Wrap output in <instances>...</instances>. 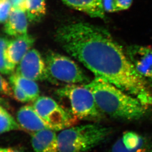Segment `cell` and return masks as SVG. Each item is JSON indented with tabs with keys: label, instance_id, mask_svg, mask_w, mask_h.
<instances>
[{
	"label": "cell",
	"instance_id": "obj_1",
	"mask_svg": "<svg viewBox=\"0 0 152 152\" xmlns=\"http://www.w3.org/2000/svg\"><path fill=\"white\" fill-rule=\"evenodd\" d=\"M56 40L70 56L94 74L152 105V85L139 75L121 46L106 30L86 22L60 27Z\"/></svg>",
	"mask_w": 152,
	"mask_h": 152
},
{
	"label": "cell",
	"instance_id": "obj_2",
	"mask_svg": "<svg viewBox=\"0 0 152 152\" xmlns=\"http://www.w3.org/2000/svg\"><path fill=\"white\" fill-rule=\"evenodd\" d=\"M85 85L92 92L102 113L128 121L139 120L146 114L149 106L100 77H95Z\"/></svg>",
	"mask_w": 152,
	"mask_h": 152
},
{
	"label": "cell",
	"instance_id": "obj_3",
	"mask_svg": "<svg viewBox=\"0 0 152 152\" xmlns=\"http://www.w3.org/2000/svg\"><path fill=\"white\" fill-rule=\"evenodd\" d=\"M57 134L59 152H86L105 140L111 129L97 124L71 126Z\"/></svg>",
	"mask_w": 152,
	"mask_h": 152
},
{
	"label": "cell",
	"instance_id": "obj_4",
	"mask_svg": "<svg viewBox=\"0 0 152 152\" xmlns=\"http://www.w3.org/2000/svg\"><path fill=\"white\" fill-rule=\"evenodd\" d=\"M59 96L69 103L70 113L76 118L96 120L102 113L97 106L92 92L86 86L70 84L57 91Z\"/></svg>",
	"mask_w": 152,
	"mask_h": 152
},
{
	"label": "cell",
	"instance_id": "obj_5",
	"mask_svg": "<svg viewBox=\"0 0 152 152\" xmlns=\"http://www.w3.org/2000/svg\"><path fill=\"white\" fill-rule=\"evenodd\" d=\"M48 80L52 82L69 83H88V76L73 60L57 53H49L45 60Z\"/></svg>",
	"mask_w": 152,
	"mask_h": 152
},
{
	"label": "cell",
	"instance_id": "obj_6",
	"mask_svg": "<svg viewBox=\"0 0 152 152\" xmlns=\"http://www.w3.org/2000/svg\"><path fill=\"white\" fill-rule=\"evenodd\" d=\"M33 106L41 118L55 131L73 126L76 118L49 97H39L34 101Z\"/></svg>",
	"mask_w": 152,
	"mask_h": 152
},
{
	"label": "cell",
	"instance_id": "obj_7",
	"mask_svg": "<svg viewBox=\"0 0 152 152\" xmlns=\"http://www.w3.org/2000/svg\"><path fill=\"white\" fill-rule=\"evenodd\" d=\"M15 73L34 81L48 80L45 60L36 49L30 50L19 62Z\"/></svg>",
	"mask_w": 152,
	"mask_h": 152
},
{
	"label": "cell",
	"instance_id": "obj_8",
	"mask_svg": "<svg viewBox=\"0 0 152 152\" xmlns=\"http://www.w3.org/2000/svg\"><path fill=\"white\" fill-rule=\"evenodd\" d=\"M126 53L138 73L152 85V48L132 45Z\"/></svg>",
	"mask_w": 152,
	"mask_h": 152
},
{
	"label": "cell",
	"instance_id": "obj_9",
	"mask_svg": "<svg viewBox=\"0 0 152 152\" xmlns=\"http://www.w3.org/2000/svg\"><path fill=\"white\" fill-rule=\"evenodd\" d=\"M109 152H152V144L143 135L128 131L114 142Z\"/></svg>",
	"mask_w": 152,
	"mask_h": 152
},
{
	"label": "cell",
	"instance_id": "obj_10",
	"mask_svg": "<svg viewBox=\"0 0 152 152\" xmlns=\"http://www.w3.org/2000/svg\"><path fill=\"white\" fill-rule=\"evenodd\" d=\"M35 39L28 34L15 37L9 41L6 49V56L9 63L15 68L22 58L32 48Z\"/></svg>",
	"mask_w": 152,
	"mask_h": 152
},
{
	"label": "cell",
	"instance_id": "obj_11",
	"mask_svg": "<svg viewBox=\"0 0 152 152\" xmlns=\"http://www.w3.org/2000/svg\"><path fill=\"white\" fill-rule=\"evenodd\" d=\"M16 121L22 129L31 133L44 129H52L41 118L33 106L21 107L17 113Z\"/></svg>",
	"mask_w": 152,
	"mask_h": 152
},
{
	"label": "cell",
	"instance_id": "obj_12",
	"mask_svg": "<svg viewBox=\"0 0 152 152\" xmlns=\"http://www.w3.org/2000/svg\"><path fill=\"white\" fill-rule=\"evenodd\" d=\"M34 152H59L57 134L52 129H44L31 133Z\"/></svg>",
	"mask_w": 152,
	"mask_h": 152
},
{
	"label": "cell",
	"instance_id": "obj_13",
	"mask_svg": "<svg viewBox=\"0 0 152 152\" xmlns=\"http://www.w3.org/2000/svg\"><path fill=\"white\" fill-rule=\"evenodd\" d=\"M26 12L22 9L12 7L10 15L4 25L6 34L15 37L27 34L28 21Z\"/></svg>",
	"mask_w": 152,
	"mask_h": 152
},
{
	"label": "cell",
	"instance_id": "obj_14",
	"mask_svg": "<svg viewBox=\"0 0 152 152\" xmlns=\"http://www.w3.org/2000/svg\"><path fill=\"white\" fill-rule=\"evenodd\" d=\"M72 9L86 13L91 18H104L105 12L102 0H61Z\"/></svg>",
	"mask_w": 152,
	"mask_h": 152
},
{
	"label": "cell",
	"instance_id": "obj_15",
	"mask_svg": "<svg viewBox=\"0 0 152 152\" xmlns=\"http://www.w3.org/2000/svg\"><path fill=\"white\" fill-rule=\"evenodd\" d=\"M10 83L19 86L28 95L31 101H34L39 97V88L35 81L27 79L18 74L12 73L9 78Z\"/></svg>",
	"mask_w": 152,
	"mask_h": 152
},
{
	"label": "cell",
	"instance_id": "obj_16",
	"mask_svg": "<svg viewBox=\"0 0 152 152\" xmlns=\"http://www.w3.org/2000/svg\"><path fill=\"white\" fill-rule=\"evenodd\" d=\"M25 11L30 21H39L46 13L45 0H25Z\"/></svg>",
	"mask_w": 152,
	"mask_h": 152
},
{
	"label": "cell",
	"instance_id": "obj_17",
	"mask_svg": "<svg viewBox=\"0 0 152 152\" xmlns=\"http://www.w3.org/2000/svg\"><path fill=\"white\" fill-rule=\"evenodd\" d=\"M0 104V134L22 129L18 121Z\"/></svg>",
	"mask_w": 152,
	"mask_h": 152
},
{
	"label": "cell",
	"instance_id": "obj_18",
	"mask_svg": "<svg viewBox=\"0 0 152 152\" xmlns=\"http://www.w3.org/2000/svg\"><path fill=\"white\" fill-rule=\"evenodd\" d=\"M9 41L7 37L0 36V73L5 75L13 73L15 69L9 63L6 56V49Z\"/></svg>",
	"mask_w": 152,
	"mask_h": 152
},
{
	"label": "cell",
	"instance_id": "obj_19",
	"mask_svg": "<svg viewBox=\"0 0 152 152\" xmlns=\"http://www.w3.org/2000/svg\"><path fill=\"white\" fill-rule=\"evenodd\" d=\"M12 8V4L10 0H0V23L7 21Z\"/></svg>",
	"mask_w": 152,
	"mask_h": 152
},
{
	"label": "cell",
	"instance_id": "obj_20",
	"mask_svg": "<svg viewBox=\"0 0 152 152\" xmlns=\"http://www.w3.org/2000/svg\"><path fill=\"white\" fill-rule=\"evenodd\" d=\"M10 85L13 91L14 98L21 102H28L31 101V100L28 96V95H27L19 86L13 83H10Z\"/></svg>",
	"mask_w": 152,
	"mask_h": 152
},
{
	"label": "cell",
	"instance_id": "obj_21",
	"mask_svg": "<svg viewBox=\"0 0 152 152\" xmlns=\"http://www.w3.org/2000/svg\"><path fill=\"white\" fill-rule=\"evenodd\" d=\"M0 94L13 97V93L11 85L0 74Z\"/></svg>",
	"mask_w": 152,
	"mask_h": 152
},
{
	"label": "cell",
	"instance_id": "obj_22",
	"mask_svg": "<svg viewBox=\"0 0 152 152\" xmlns=\"http://www.w3.org/2000/svg\"><path fill=\"white\" fill-rule=\"evenodd\" d=\"M102 1L105 12H118L115 6V0H102Z\"/></svg>",
	"mask_w": 152,
	"mask_h": 152
},
{
	"label": "cell",
	"instance_id": "obj_23",
	"mask_svg": "<svg viewBox=\"0 0 152 152\" xmlns=\"http://www.w3.org/2000/svg\"><path fill=\"white\" fill-rule=\"evenodd\" d=\"M132 0H115V4L118 12L126 10L132 5Z\"/></svg>",
	"mask_w": 152,
	"mask_h": 152
},
{
	"label": "cell",
	"instance_id": "obj_24",
	"mask_svg": "<svg viewBox=\"0 0 152 152\" xmlns=\"http://www.w3.org/2000/svg\"><path fill=\"white\" fill-rule=\"evenodd\" d=\"M0 104H1V105H3L4 107H9V104L7 102V101L1 97H0Z\"/></svg>",
	"mask_w": 152,
	"mask_h": 152
},
{
	"label": "cell",
	"instance_id": "obj_25",
	"mask_svg": "<svg viewBox=\"0 0 152 152\" xmlns=\"http://www.w3.org/2000/svg\"><path fill=\"white\" fill-rule=\"evenodd\" d=\"M10 152H25V151L21 148H11Z\"/></svg>",
	"mask_w": 152,
	"mask_h": 152
},
{
	"label": "cell",
	"instance_id": "obj_26",
	"mask_svg": "<svg viewBox=\"0 0 152 152\" xmlns=\"http://www.w3.org/2000/svg\"><path fill=\"white\" fill-rule=\"evenodd\" d=\"M11 148H1L0 152H10Z\"/></svg>",
	"mask_w": 152,
	"mask_h": 152
}]
</instances>
